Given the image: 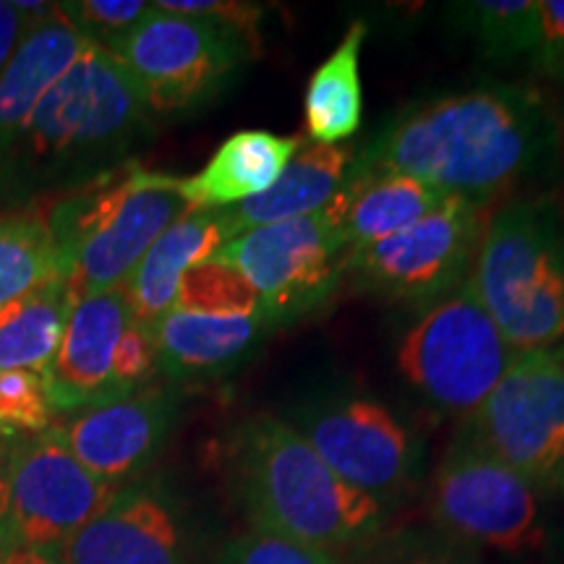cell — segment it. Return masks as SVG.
Here are the masks:
<instances>
[{
  "label": "cell",
  "mask_w": 564,
  "mask_h": 564,
  "mask_svg": "<svg viewBox=\"0 0 564 564\" xmlns=\"http://www.w3.org/2000/svg\"><path fill=\"white\" fill-rule=\"evenodd\" d=\"M514 356L465 280L423 308L398 340L394 364L423 403L444 415L470 419Z\"/></svg>",
  "instance_id": "cell-6"
},
{
  "label": "cell",
  "mask_w": 564,
  "mask_h": 564,
  "mask_svg": "<svg viewBox=\"0 0 564 564\" xmlns=\"http://www.w3.org/2000/svg\"><path fill=\"white\" fill-rule=\"evenodd\" d=\"M369 37L364 19L352 21L327 61L314 68L303 97L308 144H348L364 123L361 51Z\"/></svg>",
  "instance_id": "cell-23"
},
{
  "label": "cell",
  "mask_w": 564,
  "mask_h": 564,
  "mask_svg": "<svg viewBox=\"0 0 564 564\" xmlns=\"http://www.w3.org/2000/svg\"><path fill=\"white\" fill-rule=\"evenodd\" d=\"M215 564H340V560L327 549L249 528L220 549Z\"/></svg>",
  "instance_id": "cell-30"
},
{
  "label": "cell",
  "mask_w": 564,
  "mask_h": 564,
  "mask_svg": "<svg viewBox=\"0 0 564 564\" xmlns=\"http://www.w3.org/2000/svg\"><path fill=\"white\" fill-rule=\"evenodd\" d=\"M154 118L126 70L91 45L47 89L17 144L0 158V215L37 209L131 162Z\"/></svg>",
  "instance_id": "cell-2"
},
{
  "label": "cell",
  "mask_w": 564,
  "mask_h": 564,
  "mask_svg": "<svg viewBox=\"0 0 564 564\" xmlns=\"http://www.w3.org/2000/svg\"><path fill=\"white\" fill-rule=\"evenodd\" d=\"M74 303L68 282L55 274L0 306V371H34L45 377L61 348Z\"/></svg>",
  "instance_id": "cell-24"
},
{
  "label": "cell",
  "mask_w": 564,
  "mask_h": 564,
  "mask_svg": "<svg viewBox=\"0 0 564 564\" xmlns=\"http://www.w3.org/2000/svg\"><path fill=\"white\" fill-rule=\"evenodd\" d=\"M228 243L217 209H192L173 223L141 257L123 282L133 319L154 329L171 314L181 280L192 267L207 262Z\"/></svg>",
  "instance_id": "cell-20"
},
{
  "label": "cell",
  "mask_w": 564,
  "mask_h": 564,
  "mask_svg": "<svg viewBox=\"0 0 564 564\" xmlns=\"http://www.w3.org/2000/svg\"><path fill=\"white\" fill-rule=\"evenodd\" d=\"M225 455L230 489L257 531L340 554L384 523L387 507L345 484L282 415L238 423Z\"/></svg>",
  "instance_id": "cell-3"
},
{
  "label": "cell",
  "mask_w": 564,
  "mask_h": 564,
  "mask_svg": "<svg viewBox=\"0 0 564 564\" xmlns=\"http://www.w3.org/2000/svg\"><path fill=\"white\" fill-rule=\"evenodd\" d=\"M465 436L539 491H564V369L556 350L518 352Z\"/></svg>",
  "instance_id": "cell-9"
},
{
  "label": "cell",
  "mask_w": 564,
  "mask_h": 564,
  "mask_svg": "<svg viewBox=\"0 0 564 564\" xmlns=\"http://www.w3.org/2000/svg\"><path fill=\"white\" fill-rule=\"evenodd\" d=\"M147 110L160 118L188 116L215 102L253 47L212 19L154 9L108 47Z\"/></svg>",
  "instance_id": "cell-7"
},
{
  "label": "cell",
  "mask_w": 564,
  "mask_h": 564,
  "mask_svg": "<svg viewBox=\"0 0 564 564\" xmlns=\"http://www.w3.org/2000/svg\"><path fill=\"white\" fill-rule=\"evenodd\" d=\"M444 199L442 192L411 175L358 171L352 165L348 181L324 209L340 230L348 253H356L411 228Z\"/></svg>",
  "instance_id": "cell-19"
},
{
  "label": "cell",
  "mask_w": 564,
  "mask_h": 564,
  "mask_svg": "<svg viewBox=\"0 0 564 564\" xmlns=\"http://www.w3.org/2000/svg\"><path fill=\"white\" fill-rule=\"evenodd\" d=\"M352 162H356V150L350 144L322 147L306 141V147L295 154L270 192L236 207L217 209L228 241L262 225L299 220L322 212L348 181Z\"/></svg>",
  "instance_id": "cell-21"
},
{
  "label": "cell",
  "mask_w": 564,
  "mask_h": 564,
  "mask_svg": "<svg viewBox=\"0 0 564 564\" xmlns=\"http://www.w3.org/2000/svg\"><path fill=\"white\" fill-rule=\"evenodd\" d=\"M432 518L465 544L502 554L535 552L546 541L539 489L465 434L434 470Z\"/></svg>",
  "instance_id": "cell-11"
},
{
  "label": "cell",
  "mask_w": 564,
  "mask_h": 564,
  "mask_svg": "<svg viewBox=\"0 0 564 564\" xmlns=\"http://www.w3.org/2000/svg\"><path fill=\"white\" fill-rule=\"evenodd\" d=\"M257 293L270 327H285L333 299L345 278V246L327 209L246 230L215 253Z\"/></svg>",
  "instance_id": "cell-10"
},
{
  "label": "cell",
  "mask_w": 564,
  "mask_h": 564,
  "mask_svg": "<svg viewBox=\"0 0 564 564\" xmlns=\"http://www.w3.org/2000/svg\"><path fill=\"white\" fill-rule=\"evenodd\" d=\"M539 17L541 34L531 66L564 97V0H539Z\"/></svg>",
  "instance_id": "cell-32"
},
{
  "label": "cell",
  "mask_w": 564,
  "mask_h": 564,
  "mask_svg": "<svg viewBox=\"0 0 564 564\" xmlns=\"http://www.w3.org/2000/svg\"><path fill=\"white\" fill-rule=\"evenodd\" d=\"M181 411L173 384H147L121 398L102 400L61 415L53 432L68 453L97 478L112 486L133 481L158 460L171 440Z\"/></svg>",
  "instance_id": "cell-14"
},
{
  "label": "cell",
  "mask_w": 564,
  "mask_h": 564,
  "mask_svg": "<svg viewBox=\"0 0 564 564\" xmlns=\"http://www.w3.org/2000/svg\"><path fill=\"white\" fill-rule=\"evenodd\" d=\"M178 181L131 160L47 207L55 264L76 301L121 288L162 232L192 212Z\"/></svg>",
  "instance_id": "cell-4"
},
{
  "label": "cell",
  "mask_w": 564,
  "mask_h": 564,
  "mask_svg": "<svg viewBox=\"0 0 564 564\" xmlns=\"http://www.w3.org/2000/svg\"><path fill=\"white\" fill-rule=\"evenodd\" d=\"M154 9L212 19L241 34L253 51L259 47V24H262L264 9L257 3H243V0H158Z\"/></svg>",
  "instance_id": "cell-31"
},
{
  "label": "cell",
  "mask_w": 564,
  "mask_h": 564,
  "mask_svg": "<svg viewBox=\"0 0 564 564\" xmlns=\"http://www.w3.org/2000/svg\"><path fill=\"white\" fill-rule=\"evenodd\" d=\"M562 158L564 123L544 91L491 82L408 105L352 165L411 175L444 196L494 209L552 181Z\"/></svg>",
  "instance_id": "cell-1"
},
{
  "label": "cell",
  "mask_w": 564,
  "mask_h": 564,
  "mask_svg": "<svg viewBox=\"0 0 564 564\" xmlns=\"http://www.w3.org/2000/svg\"><path fill=\"white\" fill-rule=\"evenodd\" d=\"M91 45L70 30L55 11V19L32 26L0 74V158L17 144L47 89L82 58Z\"/></svg>",
  "instance_id": "cell-22"
},
{
  "label": "cell",
  "mask_w": 564,
  "mask_h": 564,
  "mask_svg": "<svg viewBox=\"0 0 564 564\" xmlns=\"http://www.w3.org/2000/svg\"><path fill=\"white\" fill-rule=\"evenodd\" d=\"M55 11L70 30L108 51L152 11V3L147 0H68V3H55Z\"/></svg>",
  "instance_id": "cell-29"
},
{
  "label": "cell",
  "mask_w": 564,
  "mask_h": 564,
  "mask_svg": "<svg viewBox=\"0 0 564 564\" xmlns=\"http://www.w3.org/2000/svg\"><path fill=\"white\" fill-rule=\"evenodd\" d=\"M345 484L379 505L400 499L419 474L421 447L392 408L364 392L329 390L282 415Z\"/></svg>",
  "instance_id": "cell-8"
},
{
  "label": "cell",
  "mask_w": 564,
  "mask_h": 564,
  "mask_svg": "<svg viewBox=\"0 0 564 564\" xmlns=\"http://www.w3.org/2000/svg\"><path fill=\"white\" fill-rule=\"evenodd\" d=\"M32 21L24 11L19 9V3H3L0 0V74L9 66V61L17 53L21 40L26 37V32L32 30Z\"/></svg>",
  "instance_id": "cell-33"
},
{
  "label": "cell",
  "mask_w": 564,
  "mask_h": 564,
  "mask_svg": "<svg viewBox=\"0 0 564 564\" xmlns=\"http://www.w3.org/2000/svg\"><path fill=\"white\" fill-rule=\"evenodd\" d=\"M491 209L457 196L387 241L348 253L345 274L358 291L398 303H434L468 280Z\"/></svg>",
  "instance_id": "cell-12"
},
{
  "label": "cell",
  "mask_w": 564,
  "mask_h": 564,
  "mask_svg": "<svg viewBox=\"0 0 564 564\" xmlns=\"http://www.w3.org/2000/svg\"><path fill=\"white\" fill-rule=\"evenodd\" d=\"M306 147V137H282L264 129L236 131L217 147L199 173L178 181L188 209H228L270 192Z\"/></svg>",
  "instance_id": "cell-18"
},
{
  "label": "cell",
  "mask_w": 564,
  "mask_h": 564,
  "mask_svg": "<svg viewBox=\"0 0 564 564\" xmlns=\"http://www.w3.org/2000/svg\"><path fill=\"white\" fill-rule=\"evenodd\" d=\"M11 440L0 436V549L11 546L9 514H11Z\"/></svg>",
  "instance_id": "cell-34"
},
{
  "label": "cell",
  "mask_w": 564,
  "mask_h": 564,
  "mask_svg": "<svg viewBox=\"0 0 564 564\" xmlns=\"http://www.w3.org/2000/svg\"><path fill=\"white\" fill-rule=\"evenodd\" d=\"M270 324L262 314L173 312L154 324L158 373L171 384L220 379L257 356Z\"/></svg>",
  "instance_id": "cell-17"
},
{
  "label": "cell",
  "mask_w": 564,
  "mask_h": 564,
  "mask_svg": "<svg viewBox=\"0 0 564 564\" xmlns=\"http://www.w3.org/2000/svg\"><path fill=\"white\" fill-rule=\"evenodd\" d=\"M58 556L63 564H192V544L171 494L133 484L66 541Z\"/></svg>",
  "instance_id": "cell-15"
},
{
  "label": "cell",
  "mask_w": 564,
  "mask_h": 564,
  "mask_svg": "<svg viewBox=\"0 0 564 564\" xmlns=\"http://www.w3.org/2000/svg\"><path fill=\"white\" fill-rule=\"evenodd\" d=\"M449 19L494 63L531 61L539 45V0H468L449 6Z\"/></svg>",
  "instance_id": "cell-25"
},
{
  "label": "cell",
  "mask_w": 564,
  "mask_h": 564,
  "mask_svg": "<svg viewBox=\"0 0 564 564\" xmlns=\"http://www.w3.org/2000/svg\"><path fill=\"white\" fill-rule=\"evenodd\" d=\"M58 274L51 232L40 209L0 215V306Z\"/></svg>",
  "instance_id": "cell-26"
},
{
  "label": "cell",
  "mask_w": 564,
  "mask_h": 564,
  "mask_svg": "<svg viewBox=\"0 0 564 564\" xmlns=\"http://www.w3.org/2000/svg\"><path fill=\"white\" fill-rule=\"evenodd\" d=\"M468 285L514 352L564 340V215L546 196H518L486 217Z\"/></svg>",
  "instance_id": "cell-5"
},
{
  "label": "cell",
  "mask_w": 564,
  "mask_h": 564,
  "mask_svg": "<svg viewBox=\"0 0 564 564\" xmlns=\"http://www.w3.org/2000/svg\"><path fill=\"white\" fill-rule=\"evenodd\" d=\"M131 322L123 288L74 303L61 348L45 373L55 419L110 400L112 358Z\"/></svg>",
  "instance_id": "cell-16"
},
{
  "label": "cell",
  "mask_w": 564,
  "mask_h": 564,
  "mask_svg": "<svg viewBox=\"0 0 564 564\" xmlns=\"http://www.w3.org/2000/svg\"><path fill=\"white\" fill-rule=\"evenodd\" d=\"M121 486L97 478L68 453L61 436H21L11 447L9 541L58 552L84 525L108 510Z\"/></svg>",
  "instance_id": "cell-13"
},
{
  "label": "cell",
  "mask_w": 564,
  "mask_h": 564,
  "mask_svg": "<svg viewBox=\"0 0 564 564\" xmlns=\"http://www.w3.org/2000/svg\"><path fill=\"white\" fill-rule=\"evenodd\" d=\"M0 564H63V560L58 552H47V549L11 544L0 549Z\"/></svg>",
  "instance_id": "cell-35"
},
{
  "label": "cell",
  "mask_w": 564,
  "mask_h": 564,
  "mask_svg": "<svg viewBox=\"0 0 564 564\" xmlns=\"http://www.w3.org/2000/svg\"><path fill=\"white\" fill-rule=\"evenodd\" d=\"M173 308L196 314H262L249 282L215 257L183 274Z\"/></svg>",
  "instance_id": "cell-27"
},
{
  "label": "cell",
  "mask_w": 564,
  "mask_h": 564,
  "mask_svg": "<svg viewBox=\"0 0 564 564\" xmlns=\"http://www.w3.org/2000/svg\"><path fill=\"white\" fill-rule=\"evenodd\" d=\"M55 423L51 394L42 373L0 371V436H34Z\"/></svg>",
  "instance_id": "cell-28"
},
{
  "label": "cell",
  "mask_w": 564,
  "mask_h": 564,
  "mask_svg": "<svg viewBox=\"0 0 564 564\" xmlns=\"http://www.w3.org/2000/svg\"><path fill=\"white\" fill-rule=\"evenodd\" d=\"M556 356H560V364H562V369H564V340L560 343V345H556Z\"/></svg>",
  "instance_id": "cell-37"
},
{
  "label": "cell",
  "mask_w": 564,
  "mask_h": 564,
  "mask_svg": "<svg viewBox=\"0 0 564 564\" xmlns=\"http://www.w3.org/2000/svg\"><path fill=\"white\" fill-rule=\"evenodd\" d=\"M403 564H465L460 560H449V556H419V560L403 562Z\"/></svg>",
  "instance_id": "cell-36"
}]
</instances>
